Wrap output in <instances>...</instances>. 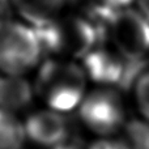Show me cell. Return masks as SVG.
Returning <instances> with one entry per match:
<instances>
[{
  "mask_svg": "<svg viewBox=\"0 0 149 149\" xmlns=\"http://www.w3.org/2000/svg\"><path fill=\"white\" fill-rule=\"evenodd\" d=\"M88 82L80 62L52 58L39 65L33 88L45 107L65 115L81 105Z\"/></svg>",
  "mask_w": 149,
  "mask_h": 149,
  "instance_id": "obj_1",
  "label": "cell"
},
{
  "mask_svg": "<svg viewBox=\"0 0 149 149\" xmlns=\"http://www.w3.org/2000/svg\"><path fill=\"white\" fill-rule=\"evenodd\" d=\"M36 30L43 51L58 59L81 62L102 41L97 26L81 13H62Z\"/></svg>",
  "mask_w": 149,
  "mask_h": 149,
  "instance_id": "obj_2",
  "label": "cell"
},
{
  "mask_svg": "<svg viewBox=\"0 0 149 149\" xmlns=\"http://www.w3.org/2000/svg\"><path fill=\"white\" fill-rule=\"evenodd\" d=\"M43 49L34 28L25 22L0 25V73L24 76L39 64Z\"/></svg>",
  "mask_w": 149,
  "mask_h": 149,
  "instance_id": "obj_3",
  "label": "cell"
},
{
  "mask_svg": "<svg viewBox=\"0 0 149 149\" xmlns=\"http://www.w3.org/2000/svg\"><path fill=\"white\" fill-rule=\"evenodd\" d=\"M80 120L98 137H111L127 122L126 103L116 88L95 86L77 109Z\"/></svg>",
  "mask_w": 149,
  "mask_h": 149,
  "instance_id": "obj_4",
  "label": "cell"
},
{
  "mask_svg": "<svg viewBox=\"0 0 149 149\" xmlns=\"http://www.w3.org/2000/svg\"><path fill=\"white\" fill-rule=\"evenodd\" d=\"M109 41L128 62L149 56V21L135 8L118 12L106 29Z\"/></svg>",
  "mask_w": 149,
  "mask_h": 149,
  "instance_id": "obj_5",
  "label": "cell"
},
{
  "mask_svg": "<svg viewBox=\"0 0 149 149\" xmlns=\"http://www.w3.org/2000/svg\"><path fill=\"white\" fill-rule=\"evenodd\" d=\"M128 60L109 41H101L80 62L88 81L95 86L116 88L123 80Z\"/></svg>",
  "mask_w": 149,
  "mask_h": 149,
  "instance_id": "obj_6",
  "label": "cell"
},
{
  "mask_svg": "<svg viewBox=\"0 0 149 149\" xmlns=\"http://www.w3.org/2000/svg\"><path fill=\"white\" fill-rule=\"evenodd\" d=\"M22 122L26 141L49 149L67 144L70 127L64 114L45 107L30 113Z\"/></svg>",
  "mask_w": 149,
  "mask_h": 149,
  "instance_id": "obj_7",
  "label": "cell"
},
{
  "mask_svg": "<svg viewBox=\"0 0 149 149\" xmlns=\"http://www.w3.org/2000/svg\"><path fill=\"white\" fill-rule=\"evenodd\" d=\"M34 97L33 84L24 76L0 73V110L18 115L31 105Z\"/></svg>",
  "mask_w": 149,
  "mask_h": 149,
  "instance_id": "obj_8",
  "label": "cell"
},
{
  "mask_svg": "<svg viewBox=\"0 0 149 149\" xmlns=\"http://www.w3.org/2000/svg\"><path fill=\"white\" fill-rule=\"evenodd\" d=\"M24 22L38 29L63 13L68 0H8Z\"/></svg>",
  "mask_w": 149,
  "mask_h": 149,
  "instance_id": "obj_9",
  "label": "cell"
},
{
  "mask_svg": "<svg viewBox=\"0 0 149 149\" xmlns=\"http://www.w3.org/2000/svg\"><path fill=\"white\" fill-rule=\"evenodd\" d=\"M116 135L120 149H149V122L143 118L127 119Z\"/></svg>",
  "mask_w": 149,
  "mask_h": 149,
  "instance_id": "obj_10",
  "label": "cell"
},
{
  "mask_svg": "<svg viewBox=\"0 0 149 149\" xmlns=\"http://www.w3.org/2000/svg\"><path fill=\"white\" fill-rule=\"evenodd\" d=\"M25 143L24 122L18 115L0 110V149H22Z\"/></svg>",
  "mask_w": 149,
  "mask_h": 149,
  "instance_id": "obj_11",
  "label": "cell"
},
{
  "mask_svg": "<svg viewBox=\"0 0 149 149\" xmlns=\"http://www.w3.org/2000/svg\"><path fill=\"white\" fill-rule=\"evenodd\" d=\"M132 95L141 118L149 122V65L136 76L132 86Z\"/></svg>",
  "mask_w": 149,
  "mask_h": 149,
  "instance_id": "obj_12",
  "label": "cell"
},
{
  "mask_svg": "<svg viewBox=\"0 0 149 149\" xmlns=\"http://www.w3.org/2000/svg\"><path fill=\"white\" fill-rule=\"evenodd\" d=\"M94 1L101 3L102 5L107 7L109 9L114 10V12H120V10L134 8L136 0H94Z\"/></svg>",
  "mask_w": 149,
  "mask_h": 149,
  "instance_id": "obj_13",
  "label": "cell"
},
{
  "mask_svg": "<svg viewBox=\"0 0 149 149\" xmlns=\"http://www.w3.org/2000/svg\"><path fill=\"white\" fill-rule=\"evenodd\" d=\"M88 149H120L116 139L113 137H98L92 143Z\"/></svg>",
  "mask_w": 149,
  "mask_h": 149,
  "instance_id": "obj_14",
  "label": "cell"
},
{
  "mask_svg": "<svg viewBox=\"0 0 149 149\" xmlns=\"http://www.w3.org/2000/svg\"><path fill=\"white\" fill-rule=\"evenodd\" d=\"M134 8L145 18V20L149 21V0H136Z\"/></svg>",
  "mask_w": 149,
  "mask_h": 149,
  "instance_id": "obj_15",
  "label": "cell"
},
{
  "mask_svg": "<svg viewBox=\"0 0 149 149\" xmlns=\"http://www.w3.org/2000/svg\"><path fill=\"white\" fill-rule=\"evenodd\" d=\"M70 1H73V3H76V4H80L82 9H85V8H86L89 4H92L94 0H68V3Z\"/></svg>",
  "mask_w": 149,
  "mask_h": 149,
  "instance_id": "obj_16",
  "label": "cell"
},
{
  "mask_svg": "<svg viewBox=\"0 0 149 149\" xmlns=\"http://www.w3.org/2000/svg\"><path fill=\"white\" fill-rule=\"evenodd\" d=\"M55 149H80L79 147H74V145H70V144H64L62 145V147H58Z\"/></svg>",
  "mask_w": 149,
  "mask_h": 149,
  "instance_id": "obj_17",
  "label": "cell"
},
{
  "mask_svg": "<svg viewBox=\"0 0 149 149\" xmlns=\"http://www.w3.org/2000/svg\"><path fill=\"white\" fill-rule=\"evenodd\" d=\"M4 22H5V21L1 18V9H0V25H1V24H4Z\"/></svg>",
  "mask_w": 149,
  "mask_h": 149,
  "instance_id": "obj_18",
  "label": "cell"
}]
</instances>
